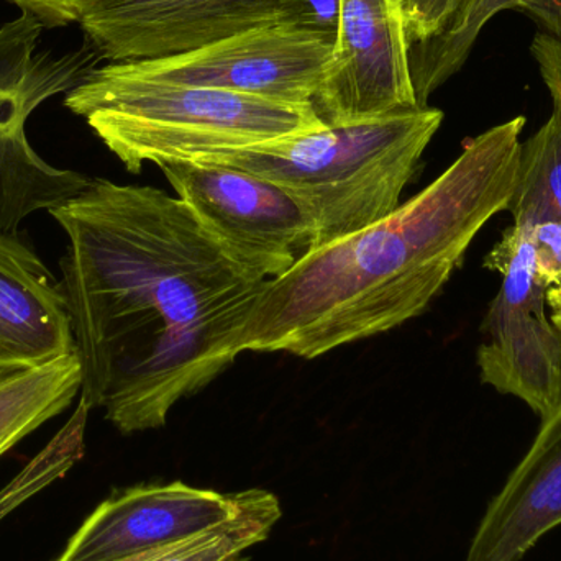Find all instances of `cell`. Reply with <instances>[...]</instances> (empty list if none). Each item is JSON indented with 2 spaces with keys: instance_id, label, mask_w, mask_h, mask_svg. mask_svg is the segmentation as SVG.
Instances as JSON below:
<instances>
[{
  "instance_id": "cell-24",
  "label": "cell",
  "mask_w": 561,
  "mask_h": 561,
  "mask_svg": "<svg viewBox=\"0 0 561 561\" xmlns=\"http://www.w3.org/2000/svg\"><path fill=\"white\" fill-rule=\"evenodd\" d=\"M547 306L552 310L550 320H552L553 325L561 333V287H556V289H550L547 293Z\"/></svg>"
},
{
  "instance_id": "cell-3",
  "label": "cell",
  "mask_w": 561,
  "mask_h": 561,
  "mask_svg": "<svg viewBox=\"0 0 561 561\" xmlns=\"http://www.w3.org/2000/svg\"><path fill=\"white\" fill-rule=\"evenodd\" d=\"M442 122L444 112L427 105L187 161L237 168L276 184L309 214L319 249L396 213Z\"/></svg>"
},
{
  "instance_id": "cell-11",
  "label": "cell",
  "mask_w": 561,
  "mask_h": 561,
  "mask_svg": "<svg viewBox=\"0 0 561 561\" xmlns=\"http://www.w3.org/2000/svg\"><path fill=\"white\" fill-rule=\"evenodd\" d=\"M75 352L61 283L22 233H0V371L35 368Z\"/></svg>"
},
{
  "instance_id": "cell-6",
  "label": "cell",
  "mask_w": 561,
  "mask_h": 561,
  "mask_svg": "<svg viewBox=\"0 0 561 561\" xmlns=\"http://www.w3.org/2000/svg\"><path fill=\"white\" fill-rule=\"evenodd\" d=\"M160 168L227 255L252 275L278 278L316 249L309 214L276 184L220 164L171 161Z\"/></svg>"
},
{
  "instance_id": "cell-20",
  "label": "cell",
  "mask_w": 561,
  "mask_h": 561,
  "mask_svg": "<svg viewBox=\"0 0 561 561\" xmlns=\"http://www.w3.org/2000/svg\"><path fill=\"white\" fill-rule=\"evenodd\" d=\"M473 0H399L411 46L440 35Z\"/></svg>"
},
{
  "instance_id": "cell-19",
  "label": "cell",
  "mask_w": 561,
  "mask_h": 561,
  "mask_svg": "<svg viewBox=\"0 0 561 561\" xmlns=\"http://www.w3.org/2000/svg\"><path fill=\"white\" fill-rule=\"evenodd\" d=\"M91 405L79 396L75 414L53 440L36 455L35 460L0 493V519L19 506L26 496L42 490L51 481L68 473L69 468L84 455V434Z\"/></svg>"
},
{
  "instance_id": "cell-5",
  "label": "cell",
  "mask_w": 561,
  "mask_h": 561,
  "mask_svg": "<svg viewBox=\"0 0 561 561\" xmlns=\"http://www.w3.org/2000/svg\"><path fill=\"white\" fill-rule=\"evenodd\" d=\"M484 268L503 275L481 330V381L526 402L540 421L561 402V333L547 317L549 287L534 268L529 226H511L488 253Z\"/></svg>"
},
{
  "instance_id": "cell-21",
  "label": "cell",
  "mask_w": 561,
  "mask_h": 561,
  "mask_svg": "<svg viewBox=\"0 0 561 561\" xmlns=\"http://www.w3.org/2000/svg\"><path fill=\"white\" fill-rule=\"evenodd\" d=\"M537 276L550 289L561 287V220L529 226Z\"/></svg>"
},
{
  "instance_id": "cell-25",
  "label": "cell",
  "mask_w": 561,
  "mask_h": 561,
  "mask_svg": "<svg viewBox=\"0 0 561 561\" xmlns=\"http://www.w3.org/2000/svg\"><path fill=\"white\" fill-rule=\"evenodd\" d=\"M56 561H66V553H65V552H62V556H61V557H59V559H58V560H56Z\"/></svg>"
},
{
  "instance_id": "cell-4",
  "label": "cell",
  "mask_w": 561,
  "mask_h": 561,
  "mask_svg": "<svg viewBox=\"0 0 561 561\" xmlns=\"http://www.w3.org/2000/svg\"><path fill=\"white\" fill-rule=\"evenodd\" d=\"M95 137L138 174L201 154L242 150L327 127L312 104H289L222 89L131 75L121 62L95 66L65 98Z\"/></svg>"
},
{
  "instance_id": "cell-13",
  "label": "cell",
  "mask_w": 561,
  "mask_h": 561,
  "mask_svg": "<svg viewBox=\"0 0 561 561\" xmlns=\"http://www.w3.org/2000/svg\"><path fill=\"white\" fill-rule=\"evenodd\" d=\"M504 10H523L536 20L533 51L543 82L561 112V0H473L440 35L411 46L412 84L419 107L465 65L481 30Z\"/></svg>"
},
{
  "instance_id": "cell-9",
  "label": "cell",
  "mask_w": 561,
  "mask_h": 561,
  "mask_svg": "<svg viewBox=\"0 0 561 561\" xmlns=\"http://www.w3.org/2000/svg\"><path fill=\"white\" fill-rule=\"evenodd\" d=\"M287 22L284 0H104L81 22L108 62L170 58L247 30Z\"/></svg>"
},
{
  "instance_id": "cell-23",
  "label": "cell",
  "mask_w": 561,
  "mask_h": 561,
  "mask_svg": "<svg viewBox=\"0 0 561 561\" xmlns=\"http://www.w3.org/2000/svg\"><path fill=\"white\" fill-rule=\"evenodd\" d=\"M20 12L28 13L45 28H59L79 23L104 0H7Z\"/></svg>"
},
{
  "instance_id": "cell-22",
  "label": "cell",
  "mask_w": 561,
  "mask_h": 561,
  "mask_svg": "<svg viewBox=\"0 0 561 561\" xmlns=\"http://www.w3.org/2000/svg\"><path fill=\"white\" fill-rule=\"evenodd\" d=\"M287 22L335 45L342 0H284Z\"/></svg>"
},
{
  "instance_id": "cell-10",
  "label": "cell",
  "mask_w": 561,
  "mask_h": 561,
  "mask_svg": "<svg viewBox=\"0 0 561 561\" xmlns=\"http://www.w3.org/2000/svg\"><path fill=\"white\" fill-rule=\"evenodd\" d=\"M262 490L220 494L176 481L117 491L66 546V561H117L193 539L242 516Z\"/></svg>"
},
{
  "instance_id": "cell-7",
  "label": "cell",
  "mask_w": 561,
  "mask_h": 561,
  "mask_svg": "<svg viewBox=\"0 0 561 561\" xmlns=\"http://www.w3.org/2000/svg\"><path fill=\"white\" fill-rule=\"evenodd\" d=\"M333 43L293 23L260 26L170 58L121 62L141 78L312 104Z\"/></svg>"
},
{
  "instance_id": "cell-18",
  "label": "cell",
  "mask_w": 561,
  "mask_h": 561,
  "mask_svg": "<svg viewBox=\"0 0 561 561\" xmlns=\"http://www.w3.org/2000/svg\"><path fill=\"white\" fill-rule=\"evenodd\" d=\"M280 519L279 501L262 491L252 507L226 526L170 547L117 561H240L247 550L268 539Z\"/></svg>"
},
{
  "instance_id": "cell-2",
  "label": "cell",
  "mask_w": 561,
  "mask_h": 561,
  "mask_svg": "<svg viewBox=\"0 0 561 561\" xmlns=\"http://www.w3.org/2000/svg\"><path fill=\"white\" fill-rule=\"evenodd\" d=\"M526 117L490 128L417 196L365 230L266 280L240 333L243 352L313 359L425 312L480 230L507 209Z\"/></svg>"
},
{
  "instance_id": "cell-16",
  "label": "cell",
  "mask_w": 561,
  "mask_h": 561,
  "mask_svg": "<svg viewBox=\"0 0 561 561\" xmlns=\"http://www.w3.org/2000/svg\"><path fill=\"white\" fill-rule=\"evenodd\" d=\"M78 353L35 368L0 371V458L62 414L81 394Z\"/></svg>"
},
{
  "instance_id": "cell-17",
  "label": "cell",
  "mask_w": 561,
  "mask_h": 561,
  "mask_svg": "<svg viewBox=\"0 0 561 561\" xmlns=\"http://www.w3.org/2000/svg\"><path fill=\"white\" fill-rule=\"evenodd\" d=\"M513 226L561 220V112L520 144L516 186L507 204Z\"/></svg>"
},
{
  "instance_id": "cell-14",
  "label": "cell",
  "mask_w": 561,
  "mask_h": 561,
  "mask_svg": "<svg viewBox=\"0 0 561 561\" xmlns=\"http://www.w3.org/2000/svg\"><path fill=\"white\" fill-rule=\"evenodd\" d=\"M43 30L23 12L0 25V131L26 124L43 102L68 94L99 61L88 43L65 55L38 53Z\"/></svg>"
},
{
  "instance_id": "cell-15",
  "label": "cell",
  "mask_w": 561,
  "mask_h": 561,
  "mask_svg": "<svg viewBox=\"0 0 561 561\" xmlns=\"http://www.w3.org/2000/svg\"><path fill=\"white\" fill-rule=\"evenodd\" d=\"M91 176L58 170L38 157L25 124L0 131V233H20V224L36 210L51 213L88 190Z\"/></svg>"
},
{
  "instance_id": "cell-12",
  "label": "cell",
  "mask_w": 561,
  "mask_h": 561,
  "mask_svg": "<svg viewBox=\"0 0 561 561\" xmlns=\"http://www.w3.org/2000/svg\"><path fill=\"white\" fill-rule=\"evenodd\" d=\"M561 526V402L488 504L465 561H520Z\"/></svg>"
},
{
  "instance_id": "cell-1",
  "label": "cell",
  "mask_w": 561,
  "mask_h": 561,
  "mask_svg": "<svg viewBox=\"0 0 561 561\" xmlns=\"http://www.w3.org/2000/svg\"><path fill=\"white\" fill-rule=\"evenodd\" d=\"M49 216L68 236L59 283L81 362L79 396L121 434L163 427L178 402L233 365L266 279L158 187L92 178Z\"/></svg>"
},
{
  "instance_id": "cell-8",
  "label": "cell",
  "mask_w": 561,
  "mask_h": 561,
  "mask_svg": "<svg viewBox=\"0 0 561 561\" xmlns=\"http://www.w3.org/2000/svg\"><path fill=\"white\" fill-rule=\"evenodd\" d=\"M399 0H342L339 35L313 108L327 127L417 108Z\"/></svg>"
}]
</instances>
